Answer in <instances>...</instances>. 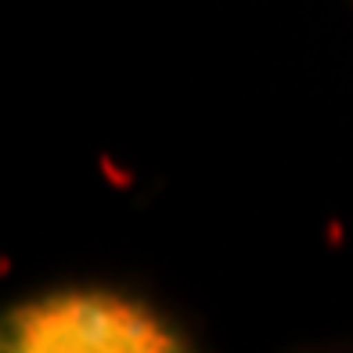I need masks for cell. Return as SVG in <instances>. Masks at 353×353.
Here are the masks:
<instances>
[{
  "mask_svg": "<svg viewBox=\"0 0 353 353\" xmlns=\"http://www.w3.org/2000/svg\"><path fill=\"white\" fill-rule=\"evenodd\" d=\"M8 353H181L188 332L155 303L112 285L47 288L8 307Z\"/></svg>",
  "mask_w": 353,
  "mask_h": 353,
  "instance_id": "cell-1",
  "label": "cell"
}]
</instances>
